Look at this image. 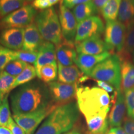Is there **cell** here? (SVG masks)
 <instances>
[{
  "label": "cell",
  "instance_id": "cell-35",
  "mask_svg": "<svg viewBox=\"0 0 134 134\" xmlns=\"http://www.w3.org/2000/svg\"><path fill=\"white\" fill-rule=\"evenodd\" d=\"M6 127L11 130L12 134H26L24 130L13 120V117H11Z\"/></svg>",
  "mask_w": 134,
  "mask_h": 134
},
{
  "label": "cell",
  "instance_id": "cell-18",
  "mask_svg": "<svg viewBox=\"0 0 134 134\" xmlns=\"http://www.w3.org/2000/svg\"><path fill=\"white\" fill-rule=\"evenodd\" d=\"M38 57L35 68L37 73L39 71L41 68L45 65L56 62V49L54 44L49 42L45 41L37 50Z\"/></svg>",
  "mask_w": 134,
  "mask_h": 134
},
{
  "label": "cell",
  "instance_id": "cell-42",
  "mask_svg": "<svg viewBox=\"0 0 134 134\" xmlns=\"http://www.w3.org/2000/svg\"><path fill=\"white\" fill-rule=\"evenodd\" d=\"M0 134H12L11 130L7 127H0Z\"/></svg>",
  "mask_w": 134,
  "mask_h": 134
},
{
  "label": "cell",
  "instance_id": "cell-49",
  "mask_svg": "<svg viewBox=\"0 0 134 134\" xmlns=\"http://www.w3.org/2000/svg\"><path fill=\"white\" fill-rule=\"evenodd\" d=\"M1 101H2V100H0V104L1 103Z\"/></svg>",
  "mask_w": 134,
  "mask_h": 134
},
{
  "label": "cell",
  "instance_id": "cell-13",
  "mask_svg": "<svg viewBox=\"0 0 134 134\" xmlns=\"http://www.w3.org/2000/svg\"><path fill=\"white\" fill-rule=\"evenodd\" d=\"M126 109L125 96L120 88L116 91L114 103L109 115L108 122L111 128L120 127L124 120Z\"/></svg>",
  "mask_w": 134,
  "mask_h": 134
},
{
  "label": "cell",
  "instance_id": "cell-20",
  "mask_svg": "<svg viewBox=\"0 0 134 134\" xmlns=\"http://www.w3.org/2000/svg\"><path fill=\"white\" fill-rule=\"evenodd\" d=\"M121 62V90L123 92L134 88V64L130 58Z\"/></svg>",
  "mask_w": 134,
  "mask_h": 134
},
{
  "label": "cell",
  "instance_id": "cell-15",
  "mask_svg": "<svg viewBox=\"0 0 134 134\" xmlns=\"http://www.w3.org/2000/svg\"><path fill=\"white\" fill-rule=\"evenodd\" d=\"M111 55L109 52L99 55L78 54L75 63L84 75L89 77L93 68L99 63L109 57Z\"/></svg>",
  "mask_w": 134,
  "mask_h": 134
},
{
  "label": "cell",
  "instance_id": "cell-9",
  "mask_svg": "<svg viewBox=\"0 0 134 134\" xmlns=\"http://www.w3.org/2000/svg\"><path fill=\"white\" fill-rule=\"evenodd\" d=\"M104 24L99 17H90L78 24L75 43L76 44L94 36H101L104 32Z\"/></svg>",
  "mask_w": 134,
  "mask_h": 134
},
{
  "label": "cell",
  "instance_id": "cell-43",
  "mask_svg": "<svg viewBox=\"0 0 134 134\" xmlns=\"http://www.w3.org/2000/svg\"><path fill=\"white\" fill-rule=\"evenodd\" d=\"M72 1H73V0H62L61 3H62L65 6H66L67 5L69 4V3H71Z\"/></svg>",
  "mask_w": 134,
  "mask_h": 134
},
{
  "label": "cell",
  "instance_id": "cell-30",
  "mask_svg": "<svg viewBox=\"0 0 134 134\" xmlns=\"http://www.w3.org/2000/svg\"><path fill=\"white\" fill-rule=\"evenodd\" d=\"M27 65V64L26 63L21 61V60H14L10 62L5 66L3 71L11 76L17 77L26 68Z\"/></svg>",
  "mask_w": 134,
  "mask_h": 134
},
{
  "label": "cell",
  "instance_id": "cell-12",
  "mask_svg": "<svg viewBox=\"0 0 134 134\" xmlns=\"http://www.w3.org/2000/svg\"><path fill=\"white\" fill-rule=\"evenodd\" d=\"M24 28H8L0 32V45L13 50L23 48Z\"/></svg>",
  "mask_w": 134,
  "mask_h": 134
},
{
  "label": "cell",
  "instance_id": "cell-41",
  "mask_svg": "<svg viewBox=\"0 0 134 134\" xmlns=\"http://www.w3.org/2000/svg\"><path fill=\"white\" fill-rule=\"evenodd\" d=\"M110 131L113 132L115 134H127L124 129H122L121 127H113V128H110L109 130Z\"/></svg>",
  "mask_w": 134,
  "mask_h": 134
},
{
  "label": "cell",
  "instance_id": "cell-21",
  "mask_svg": "<svg viewBox=\"0 0 134 134\" xmlns=\"http://www.w3.org/2000/svg\"><path fill=\"white\" fill-rule=\"evenodd\" d=\"M108 116L96 115L86 118L88 134H108L109 122Z\"/></svg>",
  "mask_w": 134,
  "mask_h": 134
},
{
  "label": "cell",
  "instance_id": "cell-11",
  "mask_svg": "<svg viewBox=\"0 0 134 134\" xmlns=\"http://www.w3.org/2000/svg\"><path fill=\"white\" fill-rule=\"evenodd\" d=\"M58 17L63 39L73 42L76 36L78 23L73 12L61 2L59 6Z\"/></svg>",
  "mask_w": 134,
  "mask_h": 134
},
{
  "label": "cell",
  "instance_id": "cell-4",
  "mask_svg": "<svg viewBox=\"0 0 134 134\" xmlns=\"http://www.w3.org/2000/svg\"><path fill=\"white\" fill-rule=\"evenodd\" d=\"M35 24L44 41L55 46L63 41L59 17L54 8L39 12L35 17Z\"/></svg>",
  "mask_w": 134,
  "mask_h": 134
},
{
  "label": "cell",
  "instance_id": "cell-22",
  "mask_svg": "<svg viewBox=\"0 0 134 134\" xmlns=\"http://www.w3.org/2000/svg\"><path fill=\"white\" fill-rule=\"evenodd\" d=\"M134 51V20L126 26V35L123 50L119 53L118 56L120 60L131 57L132 53Z\"/></svg>",
  "mask_w": 134,
  "mask_h": 134
},
{
  "label": "cell",
  "instance_id": "cell-24",
  "mask_svg": "<svg viewBox=\"0 0 134 134\" xmlns=\"http://www.w3.org/2000/svg\"><path fill=\"white\" fill-rule=\"evenodd\" d=\"M117 18L125 26L134 20V0H122Z\"/></svg>",
  "mask_w": 134,
  "mask_h": 134
},
{
  "label": "cell",
  "instance_id": "cell-48",
  "mask_svg": "<svg viewBox=\"0 0 134 134\" xmlns=\"http://www.w3.org/2000/svg\"><path fill=\"white\" fill-rule=\"evenodd\" d=\"M26 1H34V0H26Z\"/></svg>",
  "mask_w": 134,
  "mask_h": 134
},
{
  "label": "cell",
  "instance_id": "cell-14",
  "mask_svg": "<svg viewBox=\"0 0 134 134\" xmlns=\"http://www.w3.org/2000/svg\"><path fill=\"white\" fill-rule=\"evenodd\" d=\"M78 54L99 55L109 52L100 36H94L75 44Z\"/></svg>",
  "mask_w": 134,
  "mask_h": 134
},
{
  "label": "cell",
  "instance_id": "cell-34",
  "mask_svg": "<svg viewBox=\"0 0 134 134\" xmlns=\"http://www.w3.org/2000/svg\"><path fill=\"white\" fill-rule=\"evenodd\" d=\"M124 93L127 115L134 120V88L125 91Z\"/></svg>",
  "mask_w": 134,
  "mask_h": 134
},
{
  "label": "cell",
  "instance_id": "cell-23",
  "mask_svg": "<svg viewBox=\"0 0 134 134\" xmlns=\"http://www.w3.org/2000/svg\"><path fill=\"white\" fill-rule=\"evenodd\" d=\"M73 13L74 14L78 24L81 21L86 19L90 17L97 14L96 8L94 5L93 1L80 4L75 6L73 9Z\"/></svg>",
  "mask_w": 134,
  "mask_h": 134
},
{
  "label": "cell",
  "instance_id": "cell-47",
  "mask_svg": "<svg viewBox=\"0 0 134 134\" xmlns=\"http://www.w3.org/2000/svg\"><path fill=\"white\" fill-rule=\"evenodd\" d=\"M108 134H115V133H113V132H111V131H110V130H109V132L108 133Z\"/></svg>",
  "mask_w": 134,
  "mask_h": 134
},
{
  "label": "cell",
  "instance_id": "cell-5",
  "mask_svg": "<svg viewBox=\"0 0 134 134\" xmlns=\"http://www.w3.org/2000/svg\"><path fill=\"white\" fill-rule=\"evenodd\" d=\"M89 76L95 80H100L112 85L116 90L121 88V62L118 55L109 57L97 65Z\"/></svg>",
  "mask_w": 134,
  "mask_h": 134
},
{
  "label": "cell",
  "instance_id": "cell-8",
  "mask_svg": "<svg viewBox=\"0 0 134 134\" xmlns=\"http://www.w3.org/2000/svg\"><path fill=\"white\" fill-rule=\"evenodd\" d=\"M36 14V10L32 5H25L8 16L0 21V29L24 28L31 23Z\"/></svg>",
  "mask_w": 134,
  "mask_h": 134
},
{
  "label": "cell",
  "instance_id": "cell-38",
  "mask_svg": "<svg viewBox=\"0 0 134 134\" xmlns=\"http://www.w3.org/2000/svg\"><path fill=\"white\" fill-rule=\"evenodd\" d=\"M96 83L99 88H101L102 90H104L108 93H115L114 88L106 82L100 81V80H95Z\"/></svg>",
  "mask_w": 134,
  "mask_h": 134
},
{
  "label": "cell",
  "instance_id": "cell-25",
  "mask_svg": "<svg viewBox=\"0 0 134 134\" xmlns=\"http://www.w3.org/2000/svg\"><path fill=\"white\" fill-rule=\"evenodd\" d=\"M57 62L50 63L42 66L37 73L38 79L46 83H50L57 79L58 68Z\"/></svg>",
  "mask_w": 134,
  "mask_h": 134
},
{
  "label": "cell",
  "instance_id": "cell-28",
  "mask_svg": "<svg viewBox=\"0 0 134 134\" xmlns=\"http://www.w3.org/2000/svg\"><path fill=\"white\" fill-rule=\"evenodd\" d=\"M37 76L36 69L32 65L27 64L26 68L23 70L21 73L18 75L16 78V80L14 82L11 91L14 90L18 86H21L22 85L29 83L32 80L34 79Z\"/></svg>",
  "mask_w": 134,
  "mask_h": 134
},
{
  "label": "cell",
  "instance_id": "cell-45",
  "mask_svg": "<svg viewBox=\"0 0 134 134\" xmlns=\"http://www.w3.org/2000/svg\"><path fill=\"white\" fill-rule=\"evenodd\" d=\"M65 134H81V133H79L78 132H76V131H75V130H73V131L67 132V133H65Z\"/></svg>",
  "mask_w": 134,
  "mask_h": 134
},
{
  "label": "cell",
  "instance_id": "cell-36",
  "mask_svg": "<svg viewBox=\"0 0 134 134\" xmlns=\"http://www.w3.org/2000/svg\"><path fill=\"white\" fill-rule=\"evenodd\" d=\"M32 6L35 9L42 10V11L51 8L49 0H34L32 4Z\"/></svg>",
  "mask_w": 134,
  "mask_h": 134
},
{
  "label": "cell",
  "instance_id": "cell-29",
  "mask_svg": "<svg viewBox=\"0 0 134 134\" xmlns=\"http://www.w3.org/2000/svg\"><path fill=\"white\" fill-rule=\"evenodd\" d=\"M16 77L11 76L4 71H0V99H3L11 91Z\"/></svg>",
  "mask_w": 134,
  "mask_h": 134
},
{
  "label": "cell",
  "instance_id": "cell-17",
  "mask_svg": "<svg viewBox=\"0 0 134 134\" xmlns=\"http://www.w3.org/2000/svg\"><path fill=\"white\" fill-rule=\"evenodd\" d=\"M43 42L44 39L35 23H31L24 28L23 50L37 52Z\"/></svg>",
  "mask_w": 134,
  "mask_h": 134
},
{
  "label": "cell",
  "instance_id": "cell-19",
  "mask_svg": "<svg viewBox=\"0 0 134 134\" xmlns=\"http://www.w3.org/2000/svg\"><path fill=\"white\" fill-rule=\"evenodd\" d=\"M84 75L76 65L63 66L58 63V78L60 82L78 85Z\"/></svg>",
  "mask_w": 134,
  "mask_h": 134
},
{
  "label": "cell",
  "instance_id": "cell-10",
  "mask_svg": "<svg viewBox=\"0 0 134 134\" xmlns=\"http://www.w3.org/2000/svg\"><path fill=\"white\" fill-rule=\"evenodd\" d=\"M50 95L53 103L58 105L73 102L76 98L78 84H67L60 81H53L48 84Z\"/></svg>",
  "mask_w": 134,
  "mask_h": 134
},
{
  "label": "cell",
  "instance_id": "cell-1",
  "mask_svg": "<svg viewBox=\"0 0 134 134\" xmlns=\"http://www.w3.org/2000/svg\"><path fill=\"white\" fill-rule=\"evenodd\" d=\"M10 103L13 115L32 113L54 103L48 85L38 80L22 85L13 91Z\"/></svg>",
  "mask_w": 134,
  "mask_h": 134
},
{
  "label": "cell",
  "instance_id": "cell-2",
  "mask_svg": "<svg viewBox=\"0 0 134 134\" xmlns=\"http://www.w3.org/2000/svg\"><path fill=\"white\" fill-rule=\"evenodd\" d=\"M76 98L80 111L85 118L96 115L108 116L110 110L109 93L98 86H80L76 90Z\"/></svg>",
  "mask_w": 134,
  "mask_h": 134
},
{
  "label": "cell",
  "instance_id": "cell-46",
  "mask_svg": "<svg viewBox=\"0 0 134 134\" xmlns=\"http://www.w3.org/2000/svg\"><path fill=\"white\" fill-rule=\"evenodd\" d=\"M131 57H132V62H133V63L134 64V51L132 53Z\"/></svg>",
  "mask_w": 134,
  "mask_h": 134
},
{
  "label": "cell",
  "instance_id": "cell-44",
  "mask_svg": "<svg viewBox=\"0 0 134 134\" xmlns=\"http://www.w3.org/2000/svg\"><path fill=\"white\" fill-rule=\"evenodd\" d=\"M60 1H62V0H49V2L50 3L51 6H52L53 5L56 4L57 3H58Z\"/></svg>",
  "mask_w": 134,
  "mask_h": 134
},
{
  "label": "cell",
  "instance_id": "cell-37",
  "mask_svg": "<svg viewBox=\"0 0 134 134\" xmlns=\"http://www.w3.org/2000/svg\"><path fill=\"white\" fill-rule=\"evenodd\" d=\"M124 129L127 134H134V120L127 117L124 120Z\"/></svg>",
  "mask_w": 134,
  "mask_h": 134
},
{
  "label": "cell",
  "instance_id": "cell-50",
  "mask_svg": "<svg viewBox=\"0 0 134 134\" xmlns=\"http://www.w3.org/2000/svg\"><path fill=\"white\" fill-rule=\"evenodd\" d=\"M0 100H1V99H0Z\"/></svg>",
  "mask_w": 134,
  "mask_h": 134
},
{
  "label": "cell",
  "instance_id": "cell-31",
  "mask_svg": "<svg viewBox=\"0 0 134 134\" xmlns=\"http://www.w3.org/2000/svg\"><path fill=\"white\" fill-rule=\"evenodd\" d=\"M14 60H16V50L9 49L0 45V71H3L10 62Z\"/></svg>",
  "mask_w": 134,
  "mask_h": 134
},
{
  "label": "cell",
  "instance_id": "cell-27",
  "mask_svg": "<svg viewBox=\"0 0 134 134\" xmlns=\"http://www.w3.org/2000/svg\"><path fill=\"white\" fill-rule=\"evenodd\" d=\"M26 0H0V18L1 19L25 6Z\"/></svg>",
  "mask_w": 134,
  "mask_h": 134
},
{
  "label": "cell",
  "instance_id": "cell-3",
  "mask_svg": "<svg viewBox=\"0 0 134 134\" xmlns=\"http://www.w3.org/2000/svg\"><path fill=\"white\" fill-rule=\"evenodd\" d=\"M77 103L59 105L50 114L35 134H62L74 127L79 118Z\"/></svg>",
  "mask_w": 134,
  "mask_h": 134
},
{
  "label": "cell",
  "instance_id": "cell-40",
  "mask_svg": "<svg viewBox=\"0 0 134 134\" xmlns=\"http://www.w3.org/2000/svg\"><path fill=\"white\" fill-rule=\"evenodd\" d=\"M91 1L92 0H73V1H72L71 3L67 5L66 7L68 8V9H71V8H74L75 6H76L78 4H83V3L90 2V1Z\"/></svg>",
  "mask_w": 134,
  "mask_h": 134
},
{
  "label": "cell",
  "instance_id": "cell-6",
  "mask_svg": "<svg viewBox=\"0 0 134 134\" xmlns=\"http://www.w3.org/2000/svg\"><path fill=\"white\" fill-rule=\"evenodd\" d=\"M58 106L59 105L52 103L46 108H42L32 113L24 114L13 115V118L14 121L24 130L26 134H32L37 128L38 125Z\"/></svg>",
  "mask_w": 134,
  "mask_h": 134
},
{
  "label": "cell",
  "instance_id": "cell-16",
  "mask_svg": "<svg viewBox=\"0 0 134 134\" xmlns=\"http://www.w3.org/2000/svg\"><path fill=\"white\" fill-rule=\"evenodd\" d=\"M56 46V58L58 63L63 66L73 65L77 57L74 42L63 39L60 44Z\"/></svg>",
  "mask_w": 134,
  "mask_h": 134
},
{
  "label": "cell",
  "instance_id": "cell-33",
  "mask_svg": "<svg viewBox=\"0 0 134 134\" xmlns=\"http://www.w3.org/2000/svg\"><path fill=\"white\" fill-rule=\"evenodd\" d=\"M38 57L37 52H29L24 50H16V60H19L25 63L34 64Z\"/></svg>",
  "mask_w": 134,
  "mask_h": 134
},
{
  "label": "cell",
  "instance_id": "cell-7",
  "mask_svg": "<svg viewBox=\"0 0 134 134\" xmlns=\"http://www.w3.org/2000/svg\"><path fill=\"white\" fill-rule=\"evenodd\" d=\"M126 35V26L119 21L106 22L104 42L108 51L120 53L123 50Z\"/></svg>",
  "mask_w": 134,
  "mask_h": 134
},
{
  "label": "cell",
  "instance_id": "cell-26",
  "mask_svg": "<svg viewBox=\"0 0 134 134\" xmlns=\"http://www.w3.org/2000/svg\"><path fill=\"white\" fill-rule=\"evenodd\" d=\"M122 0H109L103 8L100 13L106 22L115 21L118 17L119 11Z\"/></svg>",
  "mask_w": 134,
  "mask_h": 134
},
{
  "label": "cell",
  "instance_id": "cell-32",
  "mask_svg": "<svg viewBox=\"0 0 134 134\" xmlns=\"http://www.w3.org/2000/svg\"><path fill=\"white\" fill-rule=\"evenodd\" d=\"M8 96V95L4 97L0 104V127L7 126L8 122L11 117Z\"/></svg>",
  "mask_w": 134,
  "mask_h": 134
},
{
  "label": "cell",
  "instance_id": "cell-39",
  "mask_svg": "<svg viewBox=\"0 0 134 134\" xmlns=\"http://www.w3.org/2000/svg\"><path fill=\"white\" fill-rule=\"evenodd\" d=\"M109 0H92L98 13H100L102 8H103V6L106 4V3Z\"/></svg>",
  "mask_w": 134,
  "mask_h": 134
}]
</instances>
